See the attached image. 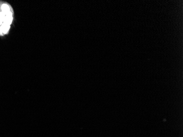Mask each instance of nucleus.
<instances>
[{"label": "nucleus", "mask_w": 183, "mask_h": 137, "mask_svg": "<svg viewBox=\"0 0 183 137\" xmlns=\"http://www.w3.org/2000/svg\"><path fill=\"white\" fill-rule=\"evenodd\" d=\"M13 20V10L10 4L0 2V36L8 34Z\"/></svg>", "instance_id": "f257e3e1"}]
</instances>
